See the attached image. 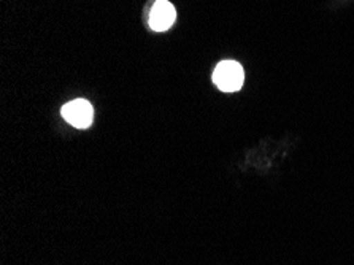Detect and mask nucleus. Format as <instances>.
<instances>
[{
  "label": "nucleus",
  "instance_id": "obj_1",
  "mask_svg": "<svg viewBox=\"0 0 354 265\" xmlns=\"http://www.w3.org/2000/svg\"><path fill=\"white\" fill-rule=\"evenodd\" d=\"M213 81L223 93H237L245 81L243 68L235 61L219 62L213 72Z\"/></svg>",
  "mask_w": 354,
  "mask_h": 265
},
{
  "label": "nucleus",
  "instance_id": "obj_2",
  "mask_svg": "<svg viewBox=\"0 0 354 265\" xmlns=\"http://www.w3.org/2000/svg\"><path fill=\"white\" fill-rule=\"evenodd\" d=\"M62 118L73 127L86 129L93 124L94 110L93 105L84 99H77L68 102L67 105L62 107Z\"/></svg>",
  "mask_w": 354,
  "mask_h": 265
},
{
  "label": "nucleus",
  "instance_id": "obj_3",
  "mask_svg": "<svg viewBox=\"0 0 354 265\" xmlns=\"http://www.w3.org/2000/svg\"><path fill=\"white\" fill-rule=\"evenodd\" d=\"M175 18H176V12L174 5H171L169 0H158V2L153 5L148 23L153 30L165 32L174 26Z\"/></svg>",
  "mask_w": 354,
  "mask_h": 265
}]
</instances>
